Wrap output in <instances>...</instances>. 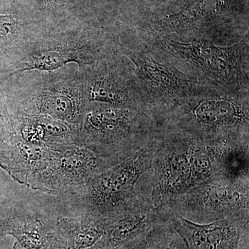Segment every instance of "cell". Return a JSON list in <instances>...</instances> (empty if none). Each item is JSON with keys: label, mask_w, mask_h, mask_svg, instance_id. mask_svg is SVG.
I'll return each instance as SVG.
<instances>
[{"label": "cell", "mask_w": 249, "mask_h": 249, "mask_svg": "<svg viewBox=\"0 0 249 249\" xmlns=\"http://www.w3.org/2000/svg\"><path fill=\"white\" fill-rule=\"evenodd\" d=\"M155 1H159V2H165V1H169V0H155Z\"/></svg>", "instance_id": "23"}, {"label": "cell", "mask_w": 249, "mask_h": 249, "mask_svg": "<svg viewBox=\"0 0 249 249\" xmlns=\"http://www.w3.org/2000/svg\"><path fill=\"white\" fill-rule=\"evenodd\" d=\"M27 31L16 15L0 14V58L18 45Z\"/></svg>", "instance_id": "19"}, {"label": "cell", "mask_w": 249, "mask_h": 249, "mask_svg": "<svg viewBox=\"0 0 249 249\" xmlns=\"http://www.w3.org/2000/svg\"><path fill=\"white\" fill-rule=\"evenodd\" d=\"M193 138L162 125L155 139L150 200L157 209L196 186L191 162Z\"/></svg>", "instance_id": "8"}, {"label": "cell", "mask_w": 249, "mask_h": 249, "mask_svg": "<svg viewBox=\"0 0 249 249\" xmlns=\"http://www.w3.org/2000/svg\"><path fill=\"white\" fill-rule=\"evenodd\" d=\"M107 29L117 48L132 64L144 103L160 121L183 100L214 88L181 70L140 29L120 24Z\"/></svg>", "instance_id": "2"}, {"label": "cell", "mask_w": 249, "mask_h": 249, "mask_svg": "<svg viewBox=\"0 0 249 249\" xmlns=\"http://www.w3.org/2000/svg\"><path fill=\"white\" fill-rule=\"evenodd\" d=\"M108 168L86 147L76 143L53 145L47 168L31 188L51 194L78 191L90 178Z\"/></svg>", "instance_id": "12"}, {"label": "cell", "mask_w": 249, "mask_h": 249, "mask_svg": "<svg viewBox=\"0 0 249 249\" xmlns=\"http://www.w3.org/2000/svg\"><path fill=\"white\" fill-rule=\"evenodd\" d=\"M0 228L16 239L13 249H49L48 232L38 219L23 222L9 219L0 223Z\"/></svg>", "instance_id": "18"}, {"label": "cell", "mask_w": 249, "mask_h": 249, "mask_svg": "<svg viewBox=\"0 0 249 249\" xmlns=\"http://www.w3.org/2000/svg\"><path fill=\"white\" fill-rule=\"evenodd\" d=\"M155 150L154 139L120 163L90 178L80 191L86 211L106 215L137 196L136 184L151 169Z\"/></svg>", "instance_id": "11"}, {"label": "cell", "mask_w": 249, "mask_h": 249, "mask_svg": "<svg viewBox=\"0 0 249 249\" xmlns=\"http://www.w3.org/2000/svg\"><path fill=\"white\" fill-rule=\"evenodd\" d=\"M160 209L198 224L249 214V181L214 177Z\"/></svg>", "instance_id": "9"}, {"label": "cell", "mask_w": 249, "mask_h": 249, "mask_svg": "<svg viewBox=\"0 0 249 249\" xmlns=\"http://www.w3.org/2000/svg\"><path fill=\"white\" fill-rule=\"evenodd\" d=\"M48 240L49 249H106V215L59 217Z\"/></svg>", "instance_id": "15"}, {"label": "cell", "mask_w": 249, "mask_h": 249, "mask_svg": "<svg viewBox=\"0 0 249 249\" xmlns=\"http://www.w3.org/2000/svg\"><path fill=\"white\" fill-rule=\"evenodd\" d=\"M238 9L235 0H193L179 12L153 21L145 29L181 42L204 39L213 42L233 33L231 29Z\"/></svg>", "instance_id": "10"}, {"label": "cell", "mask_w": 249, "mask_h": 249, "mask_svg": "<svg viewBox=\"0 0 249 249\" xmlns=\"http://www.w3.org/2000/svg\"><path fill=\"white\" fill-rule=\"evenodd\" d=\"M84 70L75 64L24 72L0 82L12 119L43 116L79 127L88 103Z\"/></svg>", "instance_id": "3"}, {"label": "cell", "mask_w": 249, "mask_h": 249, "mask_svg": "<svg viewBox=\"0 0 249 249\" xmlns=\"http://www.w3.org/2000/svg\"><path fill=\"white\" fill-rule=\"evenodd\" d=\"M52 147L31 143L14 134L0 145V167L15 180L32 186L48 165Z\"/></svg>", "instance_id": "16"}, {"label": "cell", "mask_w": 249, "mask_h": 249, "mask_svg": "<svg viewBox=\"0 0 249 249\" xmlns=\"http://www.w3.org/2000/svg\"><path fill=\"white\" fill-rule=\"evenodd\" d=\"M142 31L152 45L170 55L183 71L219 89L249 93V36L220 47L204 39L181 42Z\"/></svg>", "instance_id": "6"}, {"label": "cell", "mask_w": 249, "mask_h": 249, "mask_svg": "<svg viewBox=\"0 0 249 249\" xmlns=\"http://www.w3.org/2000/svg\"><path fill=\"white\" fill-rule=\"evenodd\" d=\"M15 134L14 122L0 83V145L9 142Z\"/></svg>", "instance_id": "21"}, {"label": "cell", "mask_w": 249, "mask_h": 249, "mask_svg": "<svg viewBox=\"0 0 249 249\" xmlns=\"http://www.w3.org/2000/svg\"><path fill=\"white\" fill-rule=\"evenodd\" d=\"M142 249H186V247L168 221L155 231Z\"/></svg>", "instance_id": "20"}, {"label": "cell", "mask_w": 249, "mask_h": 249, "mask_svg": "<svg viewBox=\"0 0 249 249\" xmlns=\"http://www.w3.org/2000/svg\"><path fill=\"white\" fill-rule=\"evenodd\" d=\"M160 124L204 142H249V95L209 88L178 103Z\"/></svg>", "instance_id": "4"}, {"label": "cell", "mask_w": 249, "mask_h": 249, "mask_svg": "<svg viewBox=\"0 0 249 249\" xmlns=\"http://www.w3.org/2000/svg\"><path fill=\"white\" fill-rule=\"evenodd\" d=\"M84 85L88 105L152 113L142 99L132 64L117 48L112 36L97 61L84 70Z\"/></svg>", "instance_id": "7"}, {"label": "cell", "mask_w": 249, "mask_h": 249, "mask_svg": "<svg viewBox=\"0 0 249 249\" xmlns=\"http://www.w3.org/2000/svg\"><path fill=\"white\" fill-rule=\"evenodd\" d=\"M106 249H142L158 228L168 222V212L139 194L106 214Z\"/></svg>", "instance_id": "13"}, {"label": "cell", "mask_w": 249, "mask_h": 249, "mask_svg": "<svg viewBox=\"0 0 249 249\" xmlns=\"http://www.w3.org/2000/svg\"><path fill=\"white\" fill-rule=\"evenodd\" d=\"M217 176L249 181V142H213Z\"/></svg>", "instance_id": "17"}, {"label": "cell", "mask_w": 249, "mask_h": 249, "mask_svg": "<svg viewBox=\"0 0 249 249\" xmlns=\"http://www.w3.org/2000/svg\"><path fill=\"white\" fill-rule=\"evenodd\" d=\"M160 127L159 118L149 111L89 104L76 144L91 150L111 168L152 142Z\"/></svg>", "instance_id": "5"}, {"label": "cell", "mask_w": 249, "mask_h": 249, "mask_svg": "<svg viewBox=\"0 0 249 249\" xmlns=\"http://www.w3.org/2000/svg\"><path fill=\"white\" fill-rule=\"evenodd\" d=\"M105 27L91 24H58L28 29L23 40L0 58V82L24 72L52 71L75 64L92 66L110 40Z\"/></svg>", "instance_id": "1"}, {"label": "cell", "mask_w": 249, "mask_h": 249, "mask_svg": "<svg viewBox=\"0 0 249 249\" xmlns=\"http://www.w3.org/2000/svg\"><path fill=\"white\" fill-rule=\"evenodd\" d=\"M42 1H43L44 6L50 10H53L60 6L65 7L70 4V0H42Z\"/></svg>", "instance_id": "22"}, {"label": "cell", "mask_w": 249, "mask_h": 249, "mask_svg": "<svg viewBox=\"0 0 249 249\" xmlns=\"http://www.w3.org/2000/svg\"><path fill=\"white\" fill-rule=\"evenodd\" d=\"M166 211L186 249H239L242 237L249 234V214L198 224Z\"/></svg>", "instance_id": "14"}]
</instances>
